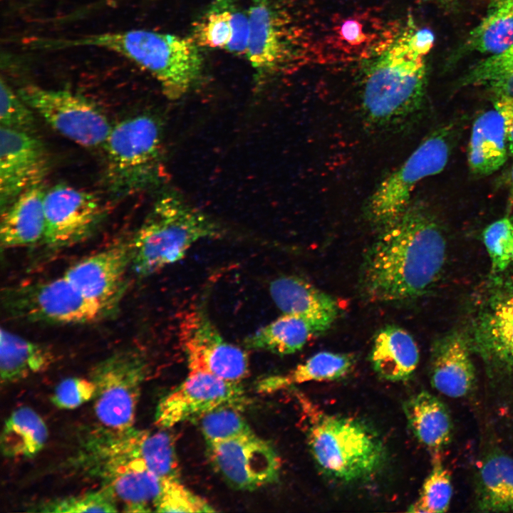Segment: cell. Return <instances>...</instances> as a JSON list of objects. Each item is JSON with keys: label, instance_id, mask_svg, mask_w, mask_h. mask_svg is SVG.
Listing matches in <instances>:
<instances>
[{"label": "cell", "instance_id": "1", "mask_svg": "<svg viewBox=\"0 0 513 513\" xmlns=\"http://www.w3.org/2000/svg\"><path fill=\"white\" fill-rule=\"evenodd\" d=\"M366 252L360 287L369 301L401 303L425 294L444 265L446 242L423 204L411 202L391 226L378 232Z\"/></svg>", "mask_w": 513, "mask_h": 513}, {"label": "cell", "instance_id": "2", "mask_svg": "<svg viewBox=\"0 0 513 513\" xmlns=\"http://www.w3.org/2000/svg\"><path fill=\"white\" fill-rule=\"evenodd\" d=\"M410 28L382 46L365 68L361 88V110L372 127L400 125L423 107L427 87L424 57L410 48Z\"/></svg>", "mask_w": 513, "mask_h": 513}, {"label": "cell", "instance_id": "3", "mask_svg": "<svg viewBox=\"0 0 513 513\" xmlns=\"http://www.w3.org/2000/svg\"><path fill=\"white\" fill-rule=\"evenodd\" d=\"M310 452L331 479L352 482L368 479L385 459L379 436L362 422L329 414L300 392H294Z\"/></svg>", "mask_w": 513, "mask_h": 513}, {"label": "cell", "instance_id": "4", "mask_svg": "<svg viewBox=\"0 0 513 513\" xmlns=\"http://www.w3.org/2000/svg\"><path fill=\"white\" fill-rule=\"evenodd\" d=\"M54 46H94L118 53L151 74L164 95L178 100L199 81L200 47L191 38L143 29L91 34L52 43Z\"/></svg>", "mask_w": 513, "mask_h": 513}, {"label": "cell", "instance_id": "5", "mask_svg": "<svg viewBox=\"0 0 513 513\" xmlns=\"http://www.w3.org/2000/svg\"><path fill=\"white\" fill-rule=\"evenodd\" d=\"M222 226L174 191L161 194L131 237V269L140 277L181 260L198 241L219 238Z\"/></svg>", "mask_w": 513, "mask_h": 513}, {"label": "cell", "instance_id": "6", "mask_svg": "<svg viewBox=\"0 0 513 513\" xmlns=\"http://www.w3.org/2000/svg\"><path fill=\"white\" fill-rule=\"evenodd\" d=\"M103 148L104 182L114 197L154 188L165 176L162 128L152 114H139L117 123Z\"/></svg>", "mask_w": 513, "mask_h": 513}, {"label": "cell", "instance_id": "7", "mask_svg": "<svg viewBox=\"0 0 513 513\" xmlns=\"http://www.w3.org/2000/svg\"><path fill=\"white\" fill-rule=\"evenodd\" d=\"M456 133L453 123L438 128L377 186L366 202L364 212L368 222L378 232L393 224L405 212L420 181L445 167Z\"/></svg>", "mask_w": 513, "mask_h": 513}, {"label": "cell", "instance_id": "8", "mask_svg": "<svg viewBox=\"0 0 513 513\" xmlns=\"http://www.w3.org/2000/svg\"><path fill=\"white\" fill-rule=\"evenodd\" d=\"M1 304L14 319L58 325L98 322L117 309L86 296L63 276L7 287Z\"/></svg>", "mask_w": 513, "mask_h": 513}, {"label": "cell", "instance_id": "9", "mask_svg": "<svg viewBox=\"0 0 513 513\" xmlns=\"http://www.w3.org/2000/svg\"><path fill=\"white\" fill-rule=\"evenodd\" d=\"M246 56L258 83L294 69L304 58L301 28L287 0H252Z\"/></svg>", "mask_w": 513, "mask_h": 513}, {"label": "cell", "instance_id": "10", "mask_svg": "<svg viewBox=\"0 0 513 513\" xmlns=\"http://www.w3.org/2000/svg\"><path fill=\"white\" fill-rule=\"evenodd\" d=\"M84 469L101 465H143L162 480L180 477L174 440L165 430L103 428L84 445Z\"/></svg>", "mask_w": 513, "mask_h": 513}, {"label": "cell", "instance_id": "11", "mask_svg": "<svg viewBox=\"0 0 513 513\" xmlns=\"http://www.w3.org/2000/svg\"><path fill=\"white\" fill-rule=\"evenodd\" d=\"M148 364L142 354L128 349L98 362L90 378L95 384L94 413L103 428L124 430L133 427Z\"/></svg>", "mask_w": 513, "mask_h": 513}, {"label": "cell", "instance_id": "12", "mask_svg": "<svg viewBox=\"0 0 513 513\" xmlns=\"http://www.w3.org/2000/svg\"><path fill=\"white\" fill-rule=\"evenodd\" d=\"M17 93L63 137L86 148L103 147L113 125L103 111L84 95L34 85L24 86Z\"/></svg>", "mask_w": 513, "mask_h": 513}, {"label": "cell", "instance_id": "13", "mask_svg": "<svg viewBox=\"0 0 513 513\" xmlns=\"http://www.w3.org/2000/svg\"><path fill=\"white\" fill-rule=\"evenodd\" d=\"M43 205L45 232L39 244L49 254L88 239L105 215L103 202L95 195L66 183L46 190Z\"/></svg>", "mask_w": 513, "mask_h": 513}, {"label": "cell", "instance_id": "14", "mask_svg": "<svg viewBox=\"0 0 513 513\" xmlns=\"http://www.w3.org/2000/svg\"><path fill=\"white\" fill-rule=\"evenodd\" d=\"M179 336L190 372H203L234 383L249 375L246 351L222 336L204 309L192 308L185 314Z\"/></svg>", "mask_w": 513, "mask_h": 513}, {"label": "cell", "instance_id": "15", "mask_svg": "<svg viewBox=\"0 0 513 513\" xmlns=\"http://www.w3.org/2000/svg\"><path fill=\"white\" fill-rule=\"evenodd\" d=\"M240 383L230 382L203 372H190L176 388L159 402L155 423L162 428L200 419L221 407L243 409L247 404Z\"/></svg>", "mask_w": 513, "mask_h": 513}, {"label": "cell", "instance_id": "16", "mask_svg": "<svg viewBox=\"0 0 513 513\" xmlns=\"http://www.w3.org/2000/svg\"><path fill=\"white\" fill-rule=\"evenodd\" d=\"M207 445L213 467L235 489L252 490L273 483L279 477V455L271 444L254 432Z\"/></svg>", "mask_w": 513, "mask_h": 513}, {"label": "cell", "instance_id": "17", "mask_svg": "<svg viewBox=\"0 0 513 513\" xmlns=\"http://www.w3.org/2000/svg\"><path fill=\"white\" fill-rule=\"evenodd\" d=\"M48 170L43 143L33 134L0 127V207L42 183Z\"/></svg>", "mask_w": 513, "mask_h": 513}, {"label": "cell", "instance_id": "18", "mask_svg": "<svg viewBox=\"0 0 513 513\" xmlns=\"http://www.w3.org/2000/svg\"><path fill=\"white\" fill-rule=\"evenodd\" d=\"M132 265L131 239L114 243L70 266L63 275L86 296L118 307Z\"/></svg>", "mask_w": 513, "mask_h": 513}, {"label": "cell", "instance_id": "19", "mask_svg": "<svg viewBox=\"0 0 513 513\" xmlns=\"http://www.w3.org/2000/svg\"><path fill=\"white\" fill-rule=\"evenodd\" d=\"M249 33L248 11L237 0H212L195 21L191 38L200 48L246 55Z\"/></svg>", "mask_w": 513, "mask_h": 513}, {"label": "cell", "instance_id": "20", "mask_svg": "<svg viewBox=\"0 0 513 513\" xmlns=\"http://www.w3.org/2000/svg\"><path fill=\"white\" fill-rule=\"evenodd\" d=\"M270 295L283 314L309 321L318 334L327 331L338 314L336 300L307 281L294 276H280L269 286Z\"/></svg>", "mask_w": 513, "mask_h": 513}, {"label": "cell", "instance_id": "21", "mask_svg": "<svg viewBox=\"0 0 513 513\" xmlns=\"http://www.w3.org/2000/svg\"><path fill=\"white\" fill-rule=\"evenodd\" d=\"M430 378L435 390L450 398H462L472 390L475 368L468 343L461 333H451L435 343Z\"/></svg>", "mask_w": 513, "mask_h": 513}, {"label": "cell", "instance_id": "22", "mask_svg": "<svg viewBox=\"0 0 513 513\" xmlns=\"http://www.w3.org/2000/svg\"><path fill=\"white\" fill-rule=\"evenodd\" d=\"M88 473L102 480L127 512L155 511L162 480L142 465H102L90 468Z\"/></svg>", "mask_w": 513, "mask_h": 513}, {"label": "cell", "instance_id": "23", "mask_svg": "<svg viewBox=\"0 0 513 513\" xmlns=\"http://www.w3.org/2000/svg\"><path fill=\"white\" fill-rule=\"evenodd\" d=\"M42 183L21 194L1 212L0 241L4 249L39 244L45 232Z\"/></svg>", "mask_w": 513, "mask_h": 513}, {"label": "cell", "instance_id": "24", "mask_svg": "<svg viewBox=\"0 0 513 513\" xmlns=\"http://www.w3.org/2000/svg\"><path fill=\"white\" fill-rule=\"evenodd\" d=\"M370 362L374 370L390 381L410 378L419 361V351L413 336L405 329L388 325L373 338Z\"/></svg>", "mask_w": 513, "mask_h": 513}, {"label": "cell", "instance_id": "25", "mask_svg": "<svg viewBox=\"0 0 513 513\" xmlns=\"http://www.w3.org/2000/svg\"><path fill=\"white\" fill-rule=\"evenodd\" d=\"M404 413L413 435L432 453L440 452L450 442L452 419L436 396L426 390L418 392L405 401Z\"/></svg>", "mask_w": 513, "mask_h": 513}, {"label": "cell", "instance_id": "26", "mask_svg": "<svg viewBox=\"0 0 513 513\" xmlns=\"http://www.w3.org/2000/svg\"><path fill=\"white\" fill-rule=\"evenodd\" d=\"M509 155L503 120L489 110L475 120L468 145L467 160L475 175L486 176L498 170Z\"/></svg>", "mask_w": 513, "mask_h": 513}, {"label": "cell", "instance_id": "27", "mask_svg": "<svg viewBox=\"0 0 513 513\" xmlns=\"http://www.w3.org/2000/svg\"><path fill=\"white\" fill-rule=\"evenodd\" d=\"M479 336L484 358L497 370L513 373V294L498 301L487 311Z\"/></svg>", "mask_w": 513, "mask_h": 513}, {"label": "cell", "instance_id": "28", "mask_svg": "<svg viewBox=\"0 0 513 513\" xmlns=\"http://www.w3.org/2000/svg\"><path fill=\"white\" fill-rule=\"evenodd\" d=\"M354 364L352 354L319 352L286 373L261 378L256 390L261 393H274L304 383L337 380L348 375Z\"/></svg>", "mask_w": 513, "mask_h": 513}, {"label": "cell", "instance_id": "29", "mask_svg": "<svg viewBox=\"0 0 513 513\" xmlns=\"http://www.w3.org/2000/svg\"><path fill=\"white\" fill-rule=\"evenodd\" d=\"M513 45V0H492L484 18L469 33L452 58L471 52L494 55Z\"/></svg>", "mask_w": 513, "mask_h": 513}, {"label": "cell", "instance_id": "30", "mask_svg": "<svg viewBox=\"0 0 513 513\" xmlns=\"http://www.w3.org/2000/svg\"><path fill=\"white\" fill-rule=\"evenodd\" d=\"M50 348L6 329L0 336V374L2 383H11L46 370L53 363Z\"/></svg>", "mask_w": 513, "mask_h": 513}, {"label": "cell", "instance_id": "31", "mask_svg": "<svg viewBox=\"0 0 513 513\" xmlns=\"http://www.w3.org/2000/svg\"><path fill=\"white\" fill-rule=\"evenodd\" d=\"M48 436L46 424L32 408L24 406L6 418L0 436L2 455L8 458H30L44 447Z\"/></svg>", "mask_w": 513, "mask_h": 513}, {"label": "cell", "instance_id": "32", "mask_svg": "<svg viewBox=\"0 0 513 513\" xmlns=\"http://www.w3.org/2000/svg\"><path fill=\"white\" fill-rule=\"evenodd\" d=\"M316 334L314 326L304 318L283 314L247 336L244 343L251 349L287 355L300 351Z\"/></svg>", "mask_w": 513, "mask_h": 513}, {"label": "cell", "instance_id": "33", "mask_svg": "<svg viewBox=\"0 0 513 513\" xmlns=\"http://www.w3.org/2000/svg\"><path fill=\"white\" fill-rule=\"evenodd\" d=\"M477 504L485 512L513 511V458L496 453L482 462L478 477Z\"/></svg>", "mask_w": 513, "mask_h": 513}, {"label": "cell", "instance_id": "34", "mask_svg": "<svg viewBox=\"0 0 513 513\" xmlns=\"http://www.w3.org/2000/svg\"><path fill=\"white\" fill-rule=\"evenodd\" d=\"M460 85L482 86L494 95L513 98V45L475 65L463 76Z\"/></svg>", "mask_w": 513, "mask_h": 513}, {"label": "cell", "instance_id": "35", "mask_svg": "<svg viewBox=\"0 0 513 513\" xmlns=\"http://www.w3.org/2000/svg\"><path fill=\"white\" fill-rule=\"evenodd\" d=\"M452 495L450 474L440 452L433 453L432 469L424 481L418 498L408 508L413 513H442L449 509Z\"/></svg>", "mask_w": 513, "mask_h": 513}, {"label": "cell", "instance_id": "36", "mask_svg": "<svg viewBox=\"0 0 513 513\" xmlns=\"http://www.w3.org/2000/svg\"><path fill=\"white\" fill-rule=\"evenodd\" d=\"M242 408L224 406L200 418V428L207 444L226 441L254 432L242 414Z\"/></svg>", "mask_w": 513, "mask_h": 513}, {"label": "cell", "instance_id": "37", "mask_svg": "<svg viewBox=\"0 0 513 513\" xmlns=\"http://www.w3.org/2000/svg\"><path fill=\"white\" fill-rule=\"evenodd\" d=\"M155 512L194 513L213 512L216 509L205 499L189 489L180 480H162Z\"/></svg>", "mask_w": 513, "mask_h": 513}, {"label": "cell", "instance_id": "38", "mask_svg": "<svg viewBox=\"0 0 513 513\" xmlns=\"http://www.w3.org/2000/svg\"><path fill=\"white\" fill-rule=\"evenodd\" d=\"M116 499L105 487L78 495L56 499L39 507L38 512L53 513L117 512Z\"/></svg>", "mask_w": 513, "mask_h": 513}, {"label": "cell", "instance_id": "39", "mask_svg": "<svg viewBox=\"0 0 513 513\" xmlns=\"http://www.w3.org/2000/svg\"><path fill=\"white\" fill-rule=\"evenodd\" d=\"M483 241L492 269L502 271L513 263V217H505L490 224Z\"/></svg>", "mask_w": 513, "mask_h": 513}, {"label": "cell", "instance_id": "40", "mask_svg": "<svg viewBox=\"0 0 513 513\" xmlns=\"http://www.w3.org/2000/svg\"><path fill=\"white\" fill-rule=\"evenodd\" d=\"M0 125L33 134V110L3 79L0 83Z\"/></svg>", "mask_w": 513, "mask_h": 513}, {"label": "cell", "instance_id": "41", "mask_svg": "<svg viewBox=\"0 0 513 513\" xmlns=\"http://www.w3.org/2000/svg\"><path fill=\"white\" fill-rule=\"evenodd\" d=\"M96 386L91 378H67L54 389L52 403L62 410H73L94 398Z\"/></svg>", "mask_w": 513, "mask_h": 513}, {"label": "cell", "instance_id": "42", "mask_svg": "<svg viewBox=\"0 0 513 513\" xmlns=\"http://www.w3.org/2000/svg\"><path fill=\"white\" fill-rule=\"evenodd\" d=\"M493 105L502 118L509 155L513 156V98L494 95Z\"/></svg>", "mask_w": 513, "mask_h": 513}, {"label": "cell", "instance_id": "43", "mask_svg": "<svg viewBox=\"0 0 513 513\" xmlns=\"http://www.w3.org/2000/svg\"><path fill=\"white\" fill-rule=\"evenodd\" d=\"M435 36L428 28L413 29L410 27L408 34V44L410 49L418 56L425 57L433 47Z\"/></svg>", "mask_w": 513, "mask_h": 513}, {"label": "cell", "instance_id": "44", "mask_svg": "<svg viewBox=\"0 0 513 513\" xmlns=\"http://www.w3.org/2000/svg\"><path fill=\"white\" fill-rule=\"evenodd\" d=\"M339 40L348 46H360L366 38L363 25L357 19H348L341 26L338 31Z\"/></svg>", "mask_w": 513, "mask_h": 513}, {"label": "cell", "instance_id": "45", "mask_svg": "<svg viewBox=\"0 0 513 513\" xmlns=\"http://www.w3.org/2000/svg\"><path fill=\"white\" fill-rule=\"evenodd\" d=\"M424 2H429L442 6L444 8H451L454 6L456 0H421Z\"/></svg>", "mask_w": 513, "mask_h": 513}, {"label": "cell", "instance_id": "46", "mask_svg": "<svg viewBox=\"0 0 513 513\" xmlns=\"http://www.w3.org/2000/svg\"><path fill=\"white\" fill-rule=\"evenodd\" d=\"M509 190H510V195L511 197L513 199V166L511 168L510 173H509Z\"/></svg>", "mask_w": 513, "mask_h": 513}]
</instances>
